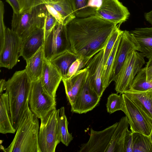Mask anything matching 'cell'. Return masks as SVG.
<instances>
[{"mask_svg":"<svg viewBox=\"0 0 152 152\" xmlns=\"http://www.w3.org/2000/svg\"><path fill=\"white\" fill-rule=\"evenodd\" d=\"M117 26L95 15L75 18L66 25L70 50L79 57L90 59L105 48Z\"/></svg>","mask_w":152,"mask_h":152,"instance_id":"obj_1","label":"cell"},{"mask_svg":"<svg viewBox=\"0 0 152 152\" xmlns=\"http://www.w3.org/2000/svg\"><path fill=\"white\" fill-rule=\"evenodd\" d=\"M32 82L25 69L16 71L6 81L12 123L16 130L29 107Z\"/></svg>","mask_w":152,"mask_h":152,"instance_id":"obj_2","label":"cell"},{"mask_svg":"<svg viewBox=\"0 0 152 152\" xmlns=\"http://www.w3.org/2000/svg\"><path fill=\"white\" fill-rule=\"evenodd\" d=\"M38 118L29 107L17 129L13 141L7 148L1 146L5 152H41L38 142Z\"/></svg>","mask_w":152,"mask_h":152,"instance_id":"obj_3","label":"cell"},{"mask_svg":"<svg viewBox=\"0 0 152 152\" xmlns=\"http://www.w3.org/2000/svg\"><path fill=\"white\" fill-rule=\"evenodd\" d=\"M46 11L43 4L22 12L13 13L11 29L23 41L35 30L44 27Z\"/></svg>","mask_w":152,"mask_h":152,"instance_id":"obj_4","label":"cell"},{"mask_svg":"<svg viewBox=\"0 0 152 152\" xmlns=\"http://www.w3.org/2000/svg\"><path fill=\"white\" fill-rule=\"evenodd\" d=\"M60 109L55 108L40 119L38 142L41 152H55L60 142L58 134Z\"/></svg>","mask_w":152,"mask_h":152,"instance_id":"obj_5","label":"cell"},{"mask_svg":"<svg viewBox=\"0 0 152 152\" xmlns=\"http://www.w3.org/2000/svg\"><path fill=\"white\" fill-rule=\"evenodd\" d=\"M144 55L137 51L129 55L114 81L117 93L122 94L130 89L134 77L145 63Z\"/></svg>","mask_w":152,"mask_h":152,"instance_id":"obj_6","label":"cell"},{"mask_svg":"<svg viewBox=\"0 0 152 152\" xmlns=\"http://www.w3.org/2000/svg\"><path fill=\"white\" fill-rule=\"evenodd\" d=\"M123 96L125 110L131 131L150 136L152 130V120L124 94Z\"/></svg>","mask_w":152,"mask_h":152,"instance_id":"obj_7","label":"cell"},{"mask_svg":"<svg viewBox=\"0 0 152 152\" xmlns=\"http://www.w3.org/2000/svg\"><path fill=\"white\" fill-rule=\"evenodd\" d=\"M29 104L31 110L40 119L56 108V99L45 91L40 79L32 82Z\"/></svg>","mask_w":152,"mask_h":152,"instance_id":"obj_8","label":"cell"},{"mask_svg":"<svg viewBox=\"0 0 152 152\" xmlns=\"http://www.w3.org/2000/svg\"><path fill=\"white\" fill-rule=\"evenodd\" d=\"M70 48L66 25L58 23L45 39L43 45L45 58L50 61L54 57L70 50Z\"/></svg>","mask_w":152,"mask_h":152,"instance_id":"obj_9","label":"cell"},{"mask_svg":"<svg viewBox=\"0 0 152 152\" xmlns=\"http://www.w3.org/2000/svg\"><path fill=\"white\" fill-rule=\"evenodd\" d=\"M22 40L11 29L6 30L5 40L0 47V67L11 69L17 64Z\"/></svg>","mask_w":152,"mask_h":152,"instance_id":"obj_10","label":"cell"},{"mask_svg":"<svg viewBox=\"0 0 152 152\" xmlns=\"http://www.w3.org/2000/svg\"><path fill=\"white\" fill-rule=\"evenodd\" d=\"M130 15L127 8L118 0H102L95 15L120 26L129 18Z\"/></svg>","mask_w":152,"mask_h":152,"instance_id":"obj_11","label":"cell"},{"mask_svg":"<svg viewBox=\"0 0 152 152\" xmlns=\"http://www.w3.org/2000/svg\"><path fill=\"white\" fill-rule=\"evenodd\" d=\"M139 45L130 32L123 31L116 52L111 77L115 81L122 66L128 56L135 51H138Z\"/></svg>","mask_w":152,"mask_h":152,"instance_id":"obj_12","label":"cell"},{"mask_svg":"<svg viewBox=\"0 0 152 152\" xmlns=\"http://www.w3.org/2000/svg\"><path fill=\"white\" fill-rule=\"evenodd\" d=\"M116 122L99 131L90 130L89 139L87 142L82 144L79 152H105L112 135L117 126Z\"/></svg>","mask_w":152,"mask_h":152,"instance_id":"obj_13","label":"cell"},{"mask_svg":"<svg viewBox=\"0 0 152 152\" xmlns=\"http://www.w3.org/2000/svg\"><path fill=\"white\" fill-rule=\"evenodd\" d=\"M101 97L91 87L88 73L85 82L74 104L71 106V111L80 114L86 113L98 105Z\"/></svg>","mask_w":152,"mask_h":152,"instance_id":"obj_14","label":"cell"},{"mask_svg":"<svg viewBox=\"0 0 152 152\" xmlns=\"http://www.w3.org/2000/svg\"><path fill=\"white\" fill-rule=\"evenodd\" d=\"M104 49L99 51L92 57L85 67L88 71V75L91 87L101 97L105 90L102 80V69Z\"/></svg>","mask_w":152,"mask_h":152,"instance_id":"obj_15","label":"cell"},{"mask_svg":"<svg viewBox=\"0 0 152 152\" xmlns=\"http://www.w3.org/2000/svg\"><path fill=\"white\" fill-rule=\"evenodd\" d=\"M62 77L50 61L45 58L42 76V85L45 91L56 99V93Z\"/></svg>","mask_w":152,"mask_h":152,"instance_id":"obj_16","label":"cell"},{"mask_svg":"<svg viewBox=\"0 0 152 152\" xmlns=\"http://www.w3.org/2000/svg\"><path fill=\"white\" fill-rule=\"evenodd\" d=\"M88 73L87 69L85 67L69 78L62 79L66 97L71 106L74 104L85 82Z\"/></svg>","mask_w":152,"mask_h":152,"instance_id":"obj_17","label":"cell"},{"mask_svg":"<svg viewBox=\"0 0 152 152\" xmlns=\"http://www.w3.org/2000/svg\"><path fill=\"white\" fill-rule=\"evenodd\" d=\"M44 28L35 30L22 41L20 56H22L26 61L44 45L45 41Z\"/></svg>","mask_w":152,"mask_h":152,"instance_id":"obj_18","label":"cell"},{"mask_svg":"<svg viewBox=\"0 0 152 152\" xmlns=\"http://www.w3.org/2000/svg\"><path fill=\"white\" fill-rule=\"evenodd\" d=\"M129 124L127 117H123L118 122L105 152H124V143Z\"/></svg>","mask_w":152,"mask_h":152,"instance_id":"obj_19","label":"cell"},{"mask_svg":"<svg viewBox=\"0 0 152 152\" xmlns=\"http://www.w3.org/2000/svg\"><path fill=\"white\" fill-rule=\"evenodd\" d=\"M138 43V51L148 59L152 58V27L135 28L130 32Z\"/></svg>","mask_w":152,"mask_h":152,"instance_id":"obj_20","label":"cell"},{"mask_svg":"<svg viewBox=\"0 0 152 152\" xmlns=\"http://www.w3.org/2000/svg\"><path fill=\"white\" fill-rule=\"evenodd\" d=\"M124 94L152 120V89L144 91L129 89Z\"/></svg>","mask_w":152,"mask_h":152,"instance_id":"obj_21","label":"cell"},{"mask_svg":"<svg viewBox=\"0 0 152 152\" xmlns=\"http://www.w3.org/2000/svg\"><path fill=\"white\" fill-rule=\"evenodd\" d=\"M16 131L12 124L8 95L6 92L0 94V132L13 134Z\"/></svg>","mask_w":152,"mask_h":152,"instance_id":"obj_22","label":"cell"},{"mask_svg":"<svg viewBox=\"0 0 152 152\" xmlns=\"http://www.w3.org/2000/svg\"><path fill=\"white\" fill-rule=\"evenodd\" d=\"M44 59L43 45L32 56L26 61V65L25 69L32 81L40 78Z\"/></svg>","mask_w":152,"mask_h":152,"instance_id":"obj_23","label":"cell"},{"mask_svg":"<svg viewBox=\"0 0 152 152\" xmlns=\"http://www.w3.org/2000/svg\"><path fill=\"white\" fill-rule=\"evenodd\" d=\"M79 57L71 50H69L54 57L50 61L63 78L67 74L71 65Z\"/></svg>","mask_w":152,"mask_h":152,"instance_id":"obj_24","label":"cell"},{"mask_svg":"<svg viewBox=\"0 0 152 152\" xmlns=\"http://www.w3.org/2000/svg\"><path fill=\"white\" fill-rule=\"evenodd\" d=\"M43 4L53 7L61 16L66 25L76 18L70 0H41Z\"/></svg>","mask_w":152,"mask_h":152,"instance_id":"obj_25","label":"cell"},{"mask_svg":"<svg viewBox=\"0 0 152 152\" xmlns=\"http://www.w3.org/2000/svg\"><path fill=\"white\" fill-rule=\"evenodd\" d=\"M121 34L117 39L106 64L102 70V80L104 90L112 82L111 77L113 68L116 52L120 40Z\"/></svg>","mask_w":152,"mask_h":152,"instance_id":"obj_26","label":"cell"},{"mask_svg":"<svg viewBox=\"0 0 152 152\" xmlns=\"http://www.w3.org/2000/svg\"><path fill=\"white\" fill-rule=\"evenodd\" d=\"M132 135L133 152H152L151 135L135 132H132Z\"/></svg>","mask_w":152,"mask_h":152,"instance_id":"obj_27","label":"cell"},{"mask_svg":"<svg viewBox=\"0 0 152 152\" xmlns=\"http://www.w3.org/2000/svg\"><path fill=\"white\" fill-rule=\"evenodd\" d=\"M68 122L65 114V108L63 107L60 109L58 125V134L60 142L68 146L72 140V133L68 132Z\"/></svg>","mask_w":152,"mask_h":152,"instance_id":"obj_28","label":"cell"},{"mask_svg":"<svg viewBox=\"0 0 152 152\" xmlns=\"http://www.w3.org/2000/svg\"><path fill=\"white\" fill-rule=\"evenodd\" d=\"M70 0L76 18H86L95 15L96 10L88 6L90 0Z\"/></svg>","mask_w":152,"mask_h":152,"instance_id":"obj_29","label":"cell"},{"mask_svg":"<svg viewBox=\"0 0 152 152\" xmlns=\"http://www.w3.org/2000/svg\"><path fill=\"white\" fill-rule=\"evenodd\" d=\"M130 89L140 91L152 89V80H147L145 67L141 68L136 75Z\"/></svg>","mask_w":152,"mask_h":152,"instance_id":"obj_30","label":"cell"},{"mask_svg":"<svg viewBox=\"0 0 152 152\" xmlns=\"http://www.w3.org/2000/svg\"><path fill=\"white\" fill-rule=\"evenodd\" d=\"M106 106L107 112L110 114L119 110L124 112V104L122 94L119 95L117 93L110 94L107 98Z\"/></svg>","mask_w":152,"mask_h":152,"instance_id":"obj_31","label":"cell"},{"mask_svg":"<svg viewBox=\"0 0 152 152\" xmlns=\"http://www.w3.org/2000/svg\"><path fill=\"white\" fill-rule=\"evenodd\" d=\"M119 27L117 25L114 29L104 49L102 70L106 64L117 39L123 31L120 29Z\"/></svg>","mask_w":152,"mask_h":152,"instance_id":"obj_32","label":"cell"},{"mask_svg":"<svg viewBox=\"0 0 152 152\" xmlns=\"http://www.w3.org/2000/svg\"><path fill=\"white\" fill-rule=\"evenodd\" d=\"M90 59L81 57H79L71 65L67 74L62 79L69 78L77 72L84 68Z\"/></svg>","mask_w":152,"mask_h":152,"instance_id":"obj_33","label":"cell"},{"mask_svg":"<svg viewBox=\"0 0 152 152\" xmlns=\"http://www.w3.org/2000/svg\"><path fill=\"white\" fill-rule=\"evenodd\" d=\"M58 23L56 19L47 10L44 28L45 39Z\"/></svg>","mask_w":152,"mask_h":152,"instance_id":"obj_34","label":"cell"},{"mask_svg":"<svg viewBox=\"0 0 152 152\" xmlns=\"http://www.w3.org/2000/svg\"><path fill=\"white\" fill-rule=\"evenodd\" d=\"M20 8V13L22 12L42 4L41 0H17Z\"/></svg>","mask_w":152,"mask_h":152,"instance_id":"obj_35","label":"cell"},{"mask_svg":"<svg viewBox=\"0 0 152 152\" xmlns=\"http://www.w3.org/2000/svg\"><path fill=\"white\" fill-rule=\"evenodd\" d=\"M132 133L131 131L127 130L124 143V152H133Z\"/></svg>","mask_w":152,"mask_h":152,"instance_id":"obj_36","label":"cell"},{"mask_svg":"<svg viewBox=\"0 0 152 152\" xmlns=\"http://www.w3.org/2000/svg\"><path fill=\"white\" fill-rule=\"evenodd\" d=\"M44 4L48 12L54 18L57 23L64 25L63 20L61 15L52 6L47 4Z\"/></svg>","mask_w":152,"mask_h":152,"instance_id":"obj_37","label":"cell"},{"mask_svg":"<svg viewBox=\"0 0 152 152\" xmlns=\"http://www.w3.org/2000/svg\"><path fill=\"white\" fill-rule=\"evenodd\" d=\"M145 68L147 80L149 81L152 80V58L148 59Z\"/></svg>","mask_w":152,"mask_h":152,"instance_id":"obj_38","label":"cell"},{"mask_svg":"<svg viewBox=\"0 0 152 152\" xmlns=\"http://www.w3.org/2000/svg\"><path fill=\"white\" fill-rule=\"evenodd\" d=\"M11 6L13 10V13H20V8L17 0H6Z\"/></svg>","mask_w":152,"mask_h":152,"instance_id":"obj_39","label":"cell"},{"mask_svg":"<svg viewBox=\"0 0 152 152\" xmlns=\"http://www.w3.org/2000/svg\"><path fill=\"white\" fill-rule=\"evenodd\" d=\"M102 1V0H90L88 6L96 10L101 6Z\"/></svg>","mask_w":152,"mask_h":152,"instance_id":"obj_40","label":"cell"},{"mask_svg":"<svg viewBox=\"0 0 152 152\" xmlns=\"http://www.w3.org/2000/svg\"><path fill=\"white\" fill-rule=\"evenodd\" d=\"M145 19L152 25V10L144 14Z\"/></svg>","mask_w":152,"mask_h":152,"instance_id":"obj_41","label":"cell"},{"mask_svg":"<svg viewBox=\"0 0 152 152\" xmlns=\"http://www.w3.org/2000/svg\"><path fill=\"white\" fill-rule=\"evenodd\" d=\"M6 81L4 79L0 80V94L3 93V91L6 90Z\"/></svg>","mask_w":152,"mask_h":152,"instance_id":"obj_42","label":"cell"},{"mask_svg":"<svg viewBox=\"0 0 152 152\" xmlns=\"http://www.w3.org/2000/svg\"><path fill=\"white\" fill-rule=\"evenodd\" d=\"M150 135H151V140H152V130L151 131V132Z\"/></svg>","mask_w":152,"mask_h":152,"instance_id":"obj_43","label":"cell"},{"mask_svg":"<svg viewBox=\"0 0 152 152\" xmlns=\"http://www.w3.org/2000/svg\"></svg>","mask_w":152,"mask_h":152,"instance_id":"obj_44","label":"cell"}]
</instances>
